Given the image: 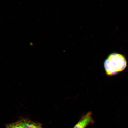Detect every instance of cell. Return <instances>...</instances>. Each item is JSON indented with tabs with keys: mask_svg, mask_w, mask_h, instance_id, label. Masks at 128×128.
Here are the masks:
<instances>
[{
	"mask_svg": "<svg viewBox=\"0 0 128 128\" xmlns=\"http://www.w3.org/2000/svg\"><path fill=\"white\" fill-rule=\"evenodd\" d=\"M127 63L124 56L116 53L109 55L104 63L106 74L112 76L122 71L127 66Z\"/></svg>",
	"mask_w": 128,
	"mask_h": 128,
	"instance_id": "obj_1",
	"label": "cell"
},
{
	"mask_svg": "<svg viewBox=\"0 0 128 128\" xmlns=\"http://www.w3.org/2000/svg\"><path fill=\"white\" fill-rule=\"evenodd\" d=\"M95 123L92 117V112H88L81 116L80 119L73 128H86Z\"/></svg>",
	"mask_w": 128,
	"mask_h": 128,
	"instance_id": "obj_2",
	"label": "cell"
},
{
	"mask_svg": "<svg viewBox=\"0 0 128 128\" xmlns=\"http://www.w3.org/2000/svg\"><path fill=\"white\" fill-rule=\"evenodd\" d=\"M24 128H42L41 124L28 119H22Z\"/></svg>",
	"mask_w": 128,
	"mask_h": 128,
	"instance_id": "obj_3",
	"label": "cell"
},
{
	"mask_svg": "<svg viewBox=\"0 0 128 128\" xmlns=\"http://www.w3.org/2000/svg\"><path fill=\"white\" fill-rule=\"evenodd\" d=\"M6 128H24L22 120L6 125Z\"/></svg>",
	"mask_w": 128,
	"mask_h": 128,
	"instance_id": "obj_4",
	"label": "cell"
}]
</instances>
